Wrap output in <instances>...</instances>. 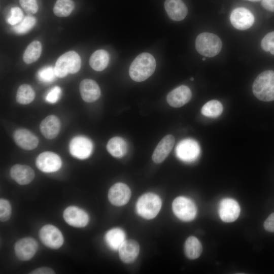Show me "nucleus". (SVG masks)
Returning <instances> with one entry per match:
<instances>
[{"label": "nucleus", "instance_id": "e433bc0d", "mask_svg": "<svg viewBox=\"0 0 274 274\" xmlns=\"http://www.w3.org/2000/svg\"><path fill=\"white\" fill-rule=\"evenodd\" d=\"M19 3L28 15L36 13L38 10L37 0H19Z\"/></svg>", "mask_w": 274, "mask_h": 274}, {"label": "nucleus", "instance_id": "b1692460", "mask_svg": "<svg viewBox=\"0 0 274 274\" xmlns=\"http://www.w3.org/2000/svg\"><path fill=\"white\" fill-rule=\"evenodd\" d=\"M109 61L108 52L102 49L97 50L91 55L89 64L92 68L98 72L102 71L106 68Z\"/></svg>", "mask_w": 274, "mask_h": 274}, {"label": "nucleus", "instance_id": "412c9836", "mask_svg": "<svg viewBox=\"0 0 274 274\" xmlns=\"http://www.w3.org/2000/svg\"><path fill=\"white\" fill-rule=\"evenodd\" d=\"M164 8L168 17L176 21L183 20L188 13L187 8L182 0H165Z\"/></svg>", "mask_w": 274, "mask_h": 274}, {"label": "nucleus", "instance_id": "bb28decb", "mask_svg": "<svg viewBox=\"0 0 274 274\" xmlns=\"http://www.w3.org/2000/svg\"><path fill=\"white\" fill-rule=\"evenodd\" d=\"M185 253L190 259H195L199 257L202 252V245L195 237L191 236L187 238L185 243Z\"/></svg>", "mask_w": 274, "mask_h": 274}, {"label": "nucleus", "instance_id": "ea45409f", "mask_svg": "<svg viewBox=\"0 0 274 274\" xmlns=\"http://www.w3.org/2000/svg\"><path fill=\"white\" fill-rule=\"evenodd\" d=\"M54 273L53 269L47 267L38 268L30 272L31 274H53Z\"/></svg>", "mask_w": 274, "mask_h": 274}, {"label": "nucleus", "instance_id": "f8f14e48", "mask_svg": "<svg viewBox=\"0 0 274 274\" xmlns=\"http://www.w3.org/2000/svg\"><path fill=\"white\" fill-rule=\"evenodd\" d=\"M38 249V244L35 239L26 237L18 241L15 245L14 250L17 257L23 261L30 259Z\"/></svg>", "mask_w": 274, "mask_h": 274}, {"label": "nucleus", "instance_id": "1a4fd4ad", "mask_svg": "<svg viewBox=\"0 0 274 274\" xmlns=\"http://www.w3.org/2000/svg\"><path fill=\"white\" fill-rule=\"evenodd\" d=\"M69 149L72 156L80 159H85L91 155L93 145L88 138L83 136H77L71 141Z\"/></svg>", "mask_w": 274, "mask_h": 274}, {"label": "nucleus", "instance_id": "7ed1b4c3", "mask_svg": "<svg viewBox=\"0 0 274 274\" xmlns=\"http://www.w3.org/2000/svg\"><path fill=\"white\" fill-rule=\"evenodd\" d=\"M197 51L201 55L213 57L218 55L221 50L222 43L216 35L210 32H202L197 36L195 42Z\"/></svg>", "mask_w": 274, "mask_h": 274}, {"label": "nucleus", "instance_id": "9d476101", "mask_svg": "<svg viewBox=\"0 0 274 274\" xmlns=\"http://www.w3.org/2000/svg\"><path fill=\"white\" fill-rule=\"evenodd\" d=\"M230 20L234 28L244 30L252 26L255 18L250 10L244 7H239L232 10L230 16Z\"/></svg>", "mask_w": 274, "mask_h": 274}, {"label": "nucleus", "instance_id": "5701e85b", "mask_svg": "<svg viewBox=\"0 0 274 274\" xmlns=\"http://www.w3.org/2000/svg\"><path fill=\"white\" fill-rule=\"evenodd\" d=\"M60 121L55 115H49L40 123V129L42 134L47 139L56 137L60 130Z\"/></svg>", "mask_w": 274, "mask_h": 274}, {"label": "nucleus", "instance_id": "a19ab883", "mask_svg": "<svg viewBox=\"0 0 274 274\" xmlns=\"http://www.w3.org/2000/svg\"><path fill=\"white\" fill-rule=\"evenodd\" d=\"M261 4L265 9L274 12V0H262Z\"/></svg>", "mask_w": 274, "mask_h": 274}, {"label": "nucleus", "instance_id": "423d86ee", "mask_svg": "<svg viewBox=\"0 0 274 274\" xmlns=\"http://www.w3.org/2000/svg\"><path fill=\"white\" fill-rule=\"evenodd\" d=\"M172 208L175 215L184 221H190L196 215L197 209L194 202L184 196L176 198L173 202Z\"/></svg>", "mask_w": 274, "mask_h": 274}, {"label": "nucleus", "instance_id": "4468645a", "mask_svg": "<svg viewBox=\"0 0 274 274\" xmlns=\"http://www.w3.org/2000/svg\"><path fill=\"white\" fill-rule=\"evenodd\" d=\"M63 216L65 221L68 225L75 227H84L89 222L87 213L75 206L66 208L63 212Z\"/></svg>", "mask_w": 274, "mask_h": 274}, {"label": "nucleus", "instance_id": "2f4dec72", "mask_svg": "<svg viewBox=\"0 0 274 274\" xmlns=\"http://www.w3.org/2000/svg\"><path fill=\"white\" fill-rule=\"evenodd\" d=\"M36 22V20L34 17L28 15L25 16L19 23L13 26L12 29L17 33L24 34L31 29Z\"/></svg>", "mask_w": 274, "mask_h": 274}, {"label": "nucleus", "instance_id": "7c9ffc66", "mask_svg": "<svg viewBox=\"0 0 274 274\" xmlns=\"http://www.w3.org/2000/svg\"><path fill=\"white\" fill-rule=\"evenodd\" d=\"M75 7L72 0H57L54 8V14L57 17H65L69 16Z\"/></svg>", "mask_w": 274, "mask_h": 274}, {"label": "nucleus", "instance_id": "393cba45", "mask_svg": "<svg viewBox=\"0 0 274 274\" xmlns=\"http://www.w3.org/2000/svg\"><path fill=\"white\" fill-rule=\"evenodd\" d=\"M105 238L108 246L112 250H117L125 241V235L121 229L114 228L106 233Z\"/></svg>", "mask_w": 274, "mask_h": 274}, {"label": "nucleus", "instance_id": "4c0bfd02", "mask_svg": "<svg viewBox=\"0 0 274 274\" xmlns=\"http://www.w3.org/2000/svg\"><path fill=\"white\" fill-rule=\"evenodd\" d=\"M61 94V89L58 86L52 88L47 94L46 100L51 104H54L58 101Z\"/></svg>", "mask_w": 274, "mask_h": 274}, {"label": "nucleus", "instance_id": "a211bd4d", "mask_svg": "<svg viewBox=\"0 0 274 274\" xmlns=\"http://www.w3.org/2000/svg\"><path fill=\"white\" fill-rule=\"evenodd\" d=\"M80 94L83 100L87 102L96 101L100 95V89L97 83L92 79L82 80L79 86Z\"/></svg>", "mask_w": 274, "mask_h": 274}, {"label": "nucleus", "instance_id": "37998d69", "mask_svg": "<svg viewBox=\"0 0 274 274\" xmlns=\"http://www.w3.org/2000/svg\"><path fill=\"white\" fill-rule=\"evenodd\" d=\"M202 60H203V61L206 60V58H202Z\"/></svg>", "mask_w": 274, "mask_h": 274}, {"label": "nucleus", "instance_id": "cd10ccee", "mask_svg": "<svg viewBox=\"0 0 274 274\" xmlns=\"http://www.w3.org/2000/svg\"><path fill=\"white\" fill-rule=\"evenodd\" d=\"M42 52V45L38 41L32 42L25 49L23 60L27 64L32 63L37 61Z\"/></svg>", "mask_w": 274, "mask_h": 274}, {"label": "nucleus", "instance_id": "9b49d317", "mask_svg": "<svg viewBox=\"0 0 274 274\" xmlns=\"http://www.w3.org/2000/svg\"><path fill=\"white\" fill-rule=\"evenodd\" d=\"M36 164L37 167L44 173H53L59 170L62 165L60 157L55 153L50 151L41 153L37 158Z\"/></svg>", "mask_w": 274, "mask_h": 274}, {"label": "nucleus", "instance_id": "473e14b6", "mask_svg": "<svg viewBox=\"0 0 274 274\" xmlns=\"http://www.w3.org/2000/svg\"><path fill=\"white\" fill-rule=\"evenodd\" d=\"M39 80L45 83H49L53 81L56 77L54 67L52 66H45L41 68L38 73Z\"/></svg>", "mask_w": 274, "mask_h": 274}, {"label": "nucleus", "instance_id": "4be33fe9", "mask_svg": "<svg viewBox=\"0 0 274 274\" xmlns=\"http://www.w3.org/2000/svg\"><path fill=\"white\" fill-rule=\"evenodd\" d=\"M118 250L121 260L124 263H128L137 258L140 252V246L133 239L125 240Z\"/></svg>", "mask_w": 274, "mask_h": 274}, {"label": "nucleus", "instance_id": "0eeeda50", "mask_svg": "<svg viewBox=\"0 0 274 274\" xmlns=\"http://www.w3.org/2000/svg\"><path fill=\"white\" fill-rule=\"evenodd\" d=\"M39 237L44 245L53 249L59 248L64 242L61 231L51 224L45 225L40 229Z\"/></svg>", "mask_w": 274, "mask_h": 274}, {"label": "nucleus", "instance_id": "f03ea898", "mask_svg": "<svg viewBox=\"0 0 274 274\" xmlns=\"http://www.w3.org/2000/svg\"><path fill=\"white\" fill-rule=\"evenodd\" d=\"M252 91L260 100H274V72L268 70L261 73L253 82Z\"/></svg>", "mask_w": 274, "mask_h": 274}, {"label": "nucleus", "instance_id": "20e7f679", "mask_svg": "<svg viewBox=\"0 0 274 274\" xmlns=\"http://www.w3.org/2000/svg\"><path fill=\"white\" fill-rule=\"evenodd\" d=\"M81 60L79 55L70 51L61 55L57 60L54 69L59 78L66 77L68 74H75L80 69Z\"/></svg>", "mask_w": 274, "mask_h": 274}, {"label": "nucleus", "instance_id": "a878e982", "mask_svg": "<svg viewBox=\"0 0 274 274\" xmlns=\"http://www.w3.org/2000/svg\"><path fill=\"white\" fill-rule=\"evenodd\" d=\"M108 151L114 157L121 158L127 151L126 142L121 138L115 136L111 138L107 145Z\"/></svg>", "mask_w": 274, "mask_h": 274}, {"label": "nucleus", "instance_id": "f3484780", "mask_svg": "<svg viewBox=\"0 0 274 274\" xmlns=\"http://www.w3.org/2000/svg\"><path fill=\"white\" fill-rule=\"evenodd\" d=\"M13 138L18 146L26 150L35 149L39 144V140L37 136L24 128L16 129L14 132Z\"/></svg>", "mask_w": 274, "mask_h": 274}, {"label": "nucleus", "instance_id": "58836bf2", "mask_svg": "<svg viewBox=\"0 0 274 274\" xmlns=\"http://www.w3.org/2000/svg\"><path fill=\"white\" fill-rule=\"evenodd\" d=\"M264 229L270 232H274V213L270 214L264 223Z\"/></svg>", "mask_w": 274, "mask_h": 274}, {"label": "nucleus", "instance_id": "c03bdc74", "mask_svg": "<svg viewBox=\"0 0 274 274\" xmlns=\"http://www.w3.org/2000/svg\"><path fill=\"white\" fill-rule=\"evenodd\" d=\"M193 80H194V78H191V81H193Z\"/></svg>", "mask_w": 274, "mask_h": 274}, {"label": "nucleus", "instance_id": "2eb2a0df", "mask_svg": "<svg viewBox=\"0 0 274 274\" xmlns=\"http://www.w3.org/2000/svg\"><path fill=\"white\" fill-rule=\"evenodd\" d=\"M131 196L129 187L122 183H117L110 188L108 198L110 202L116 206H122L127 203Z\"/></svg>", "mask_w": 274, "mask_h": 274}, {"label": "nucleus", "instance_id": "6e6552de", "mask_svg": "<svg viewBox=\"0 0 274 274\" xmlns=\"http://www.w3.org/2000/svg\"><path fill=\"white\" fill-rule=\"evenodd\" d=\"M200 147L198 143L191 139H186L180 142L176 148L177 157L185 162L195 160L200 154Z\"/></svg>", "mask_w": 274, "mask_h": 274}, {"label": "nucleus", "instance_id": "f704fd0d", "mask_svg": "<svg viewBox=\"0 0 274 274\" xmlns=\"http://www.w3.org/2000/svg\"><path fill=\"white\" fill-rule=\"evenodd\" d=\"M11 215V206L9 201L6 199H0V220L2 222L8 221Z\"/></svg>", "mask_w": 274, "mask_h": 274}, {"label": "nucleus", "instance_id": "c756f323", "mask_svg": "<svg viewBox=\"0 0 274 274\" xmlns=\"http://www.w3.org/2000/svg\"><path fill=\"white\" fill-rule=\"evenodd\" d=\"M222 104L217 100H211L206 103L201 108L203 115L210 118H217L223 112Z\"/></svg>", "mask_w": 274, "mask_h": 274}, {"label": "nucleus", "instance_id": "39448f33", "mask_svg": "<svg viewBox=\"0 0 274 274\" xmlns=\"http://www.w3.org/2000/svg\"><path fill=\"white\" fill-rule=\"evenodd\" d=\"M161 207V200L156 194L148 193L138 199L136 209L138 213L144 218L151 219L158 214Z\"/></svg>", "mask_w": 274, "mask_h": 274}, {"label": "nucleus", "instance_id": "c9c22d12", "mask_svg": "<svg viewBox=\"0 0 274 274\" xmlns=\"http://www.w3.org/2000/svg\"><path fill=\"white\" fill-rule=\"evenodd\" d=\"M261 46L266 52L274 55V31L266 34L261 41Z\"/></svg>", "mask_w": 274, "mask_h": 274}, {"label": "nucleus", "instance_id": "aec40b11", "mask_svg": "<svg viewBox=\"0 0 274 274\" xmlns=\"http://www.w3.org/2000/svg\"><path fill=\"white\" fill-rule=\"evenodd\" d=\"M175 144V138L172 134L165 136L158 143L152 155L155 163L163 162L169 155Z\"/></svg>", "mask_w": 274, "mask_h": 274}, {"label": "nucleus", "instance_id": "c85d7f7f", "mask_svg": "<svg viewBox=\"0 0 274 274\" xmlns=\"http://www.w3.org/2000/svg\"><path fill=\"white\" fill-rule=\"evenodd\" d=\"M35 97V92L30 85L22 84L18 88L16 100L20 104H28L33 100Z\"/></svg>", "mask_w": 274, "mask_h": 274}, {"label": "nucleus", "instance_id": "dca6fc26", "mask_svg": "<svg viewBox=\"0 0 274 274\" xmlns=\"http://www.w3.org/2000/svg\"><path fill=\"white\" fill-rule=\"evenodd\" d=\"M191 96L192 93L190 88L187 86L181 85L167 94L166 100L171 107L179 108L187 104Z\"/></svg>", "mask_w": 274, "mask_h": 274}, {"label": "nucleus", "instance_id": "72a5a7b5", "mask_svg": "<svg viewBox=\"0 0 274 274\" xmlns=\"http://www.w3.org/2000/svg\"><path fill=\"white\" fill-rule=\"evenodd\" d=\"M23 18V13L21 9L15 7L11 9L7 21L10 25L14 26L21 22Z\"/></svg>", "mask_w": 274, "mask_h": 274}, {"label": "nucleus", "instance_id": "f257e3e1", "mask_svg": "<svg viewBox=\"0 0 274 274\" xmlns=\"http://www.w3.org/2000/svg\"><path fill=\"white\" fill-rule=\"evenodd\" d=\"M156 60L154 56L147 52H144L133 60L129 69L131 79L135 82H142L150 77L156 68Z\"/></svg>", "mask_w": 274, "mask_h": 274}, {"label": "nucleus", "instance_id": "ddd939ff", "mask_svg": "<svg viewBox=\"0 0 274 274\" xmlns=\"http://www.w3.org/2000/svg\"><path fill=\"white\" fill-rule=\"evenodd\" d=\"M219 217L225 222L236 220L240 213V207L237 202L232 198H224L220 201L218 210Z\"/></svg>", "mask_w": 274, "mask_h": 274}, {"label": "nucleus", "instance_id": "6ab92c4d", "mask_svg": "<svg viewBox=\"0 0 274 274\" xmlns=\"http://www.w3.org/2000/svg\"><path fill=\"white\" fill-rule=\"evenodd\" d=\"M11 178L18 184L24 185L30 183L34 179V170L26 165L15 164L10 172Z\"/></svg>", "mask_w": 274, "mask_h": 274}, {"label": "nucleus", "instance_id": "79ce46f5", "mask_svg": "<svg viewBox=\"0 0 274 274\" xmlns=\"http://www.w3.org/2000/svg\"><path fill=\"white\" fill-rule=\"evenodd\" d=\"M244 1H250V2H255L260 1L261 0H244Z\"/></svg>", "mask_w": 274, "mask_h": 274}]
</instances>
